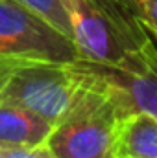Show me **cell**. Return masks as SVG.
Segmentation results:
<instances>
[{"instance_id": "1", "label": "cell", "mask_w": 157, "mask_h": 158, "mask_svg": "<svg viewBox=\"0 0 157 158\" xmlns=\"http://www.w3.org/2000/svg\"><path fill=\"white\" fill-rule=\"evenodd\" d=\"M72 64L83 81L63 118L54 123L46 147L56 158H115L120 131L135 110L118 88Z\"/></svg>"}, {"instance_id": "2", "label": "cell", "mask_w": 157, "mask_h": 158, "mask_svg": "<svg viewBox=\"0 0 157 158\" xmlns=\"http://www.w3.org/2000/svg\"><path fill=\"white\" fill-rule=\"evenodd\" d=\"M79 59L118 64L150 42L148 31L118 0H63Z\"/></svg>"}, {"instance_id": "3", "label": "cell", "mask_w": 157, "mask_h": 158, "mask_svg": "<svg viewBox=\"0 0 157 158\" xmlns=\"http://www.w3.org/2000/svg\"><path fill=\"white\" fill-rule=\"evenodd\" d=\"M83 74L72 63L26 61L20 63L0 90V103L24 107L57 123L70 107Z\"/></svg>"}, {"instance_id": "4", "label": "cell", "mask_w": 157, "mask_h": 158, "mask_svg": "<svg viewBox=\"0 0 157 158\" xmlns=\"http://www.w3.org/2000/svg\"><path fill=\"white\" fill-rule=\"evenodd\" d=\"M76 44L13 0H0V61L74 63Z\"/></svg>"}, {"instance_id": "5", "label": "cell", "mask_w": 157, "mask_h": 158, "mask_svg": "<svg viewBox=\"0 0 157 158\" xmlns=\"http://www.w3.org/2000/svg\"><path fill=\"white\" fill-rule=\"evenodd\" d=\"M79 68L118 88L135 112H146L157 119V46L150 40L137 52L128 53L118 64L74 61Z\"/></svg>"}, {"instance_id": "6", "label": "cell", "mask_w": 157, "mask_h": 158, "mask_svg": "<svg viewBox=\"0 0 157 158\" xmlns=\"http://www.w3.org/2000/svg\"><path fill=\"white\" fill-rule=\"evenodd\" d=\"M52 123L43 116L11 103H0V147H34L46 143Z\"/></svg>"}, {"instance_id": "7", "label": "cell", "mask_w": 157, "mask_h": 158, "mask_svg": "<svg viewBox=\"0 0 157 158\" xmlns=\"http://www.w3.org/2000/svg\"><path fill=\"white\" fill-rule=\"evenodd\" d=\"M115 158H157V119L133 112L120 131Z\"/></svg>"}, {"instance_id": "8", "label": "cell", "mask_w": 157, "mask_h": 158, "mask_svg": "<svg viewBox=\"0 0 157 158\" xmlns=\"http://www.w3.org/2000/svg\"><path fill=\"white\" fill-rule=\"evenodd\" d=\"M13 2H17L24 9L41 17L43 20H46L50 26H54L56 30H59L63 35H67L72 40V26H70L69 13L63 6V0H13Z\"/></svg>"}, {"instance_id": "9", "label": "cell", "mask_w": 157, "mask_h": 158, "mask_svg": "<svg viewBox=\"0 0 157 158\" xmlns=\"http://www.w3.org/2000/svg\"><path fill=\"white\" fill-rule=\"evenodd\" d=\"M148 31L157 39V0H118Z\"/></svg>"}, {"instance_id": "10", "label": "cell", "mask_w": 157, "mask_h": 158, "mask_svg": "<svg viewBox=\"0 0 157 158\" xmlns=\"http://www.w3.org/2000/svg\"><path fill=\"white\" fill-rule=\"evenodd\" d=\"M4 156L6 158H56V155L46 147V143H43V145H34V147H7V149H4Z\"/></svg>"}, {"instance_id": "11", "label": "cell", "mask_w": 157, "mask_h": 158, "mask_svg": "<svg viewBox=\"0 0 157 158\" xmlns=\"http://www.w3.org/2000/svg\"><path fill=\"white\" fill-rule=\"evenodd\" d=\"M19 64H20V63H17V61H0V90H2V86L6 85V81L9 79L11 72H13Z\"/></svg>"}, {"instance_id": "12", "label": "cell", "mask_w": 157, "mask_h": 158, "mask_svg": "<svg viewBox=\"0 0 157 158\" xmlns=\"http://www.w3.org/2000/svg\"><path fill=\"white\" fill-rule=\"evenodd\" d=\"M0 158H6L4 156V149H2V147H0Z\"/></svg>"}]
</instances>
